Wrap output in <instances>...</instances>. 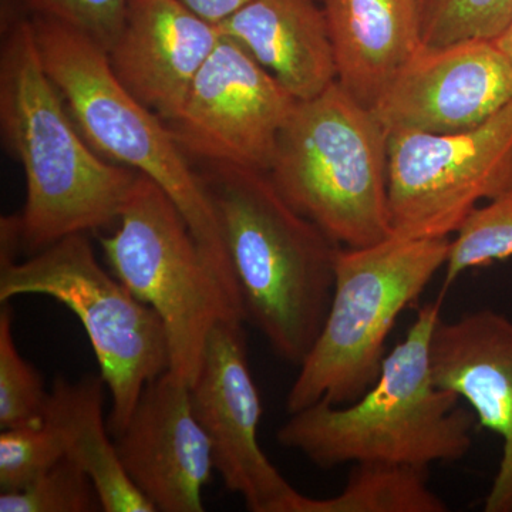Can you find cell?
I'll use <instances>...</instances> for the list:
<instances>
[{
	"label": "cell",
	"instance_id": "cell-6",
	"mask_svg": "<svg viewBox=\"0 0 512 512\" xmlns=\"http://www.w3.org/2000/svg\"><path fill=\"white\" fill-rule=\"evenodd\" d=\"M450 245L451 238L392 235L369 247L339 248L332 301L286 396L289 414L318 402L345 406L372 387L397 319L446 266Z\"/></svg>",
	"mask_w": 512,
	"mask_h": 512
},
{
	"label": "cell",
	"instance_id": "cell-8",
	"mask_svg": "<svg viewBox=\"0 0 512 512\" xmlns=\"http://www.w3.org/2000/svg\"><path fill=\"white\" fill-rule=\"evenodd\" d=\"M42 295L82 323L111 396L109 430L119 436L151 380L170 369L163 322L97 261L86 234L60 239L23 261L0 256V302Z\"/></svg>",
	"mask_w": 512,
	"mask_h": 512
},
{
	"label": "cell",
	"instance_id": "cell-12",
	"mask_svg": "<svg viewBox=\"0 0 512 512\" xmlns=\"http://www.w3.org/2000/svg\"><path fill=\"white\" fill-rule=\"evenodd\" d=\"M512 101V63L497 40L421 45L375 107L390 133L450 134L490 120Z\"/></svg>",
	"mask_w": 512,
	"mask_h": 512
},
{
	"label": "cell",
	"instance_id": "cell-7",
	"mask_svg": "<svg viewBox=\"0 0 512 512\" xmlns=\"http://www.w3.org/2000/svg\"><path fill=\"white\" fill-rule=\"evenodd\" d=\"M111 235L100 247L111 272L163 322L170 370L194 384L211 330L224 320L245 322L220 276L173 200L137 174Z\"/></svg>",
	"mask_w": 512,
	"mask_h": 512
},
{
	"label": "cell",
	"instance_id": "cell-17",
	"mask_svg": "<svg viewBox=\"0 0 512 512\" xmlns=\"http://www.w3.org/2000/svg\"><path fill=\"white\" fill-rule=\"evenodd\" d=\"M218 26L296 100L312 99L336 82L325 13L315 0H249Z\"/></svg>",
	"mask_w": 512,
	"mask_h": 512
},
{
	"label": "cell",
	"instance_id": "cell-28",
	"mask_svg": "<svg viewBox=\"0 0 512 512\" xmlns=\"http://www.w3.org/2000/svg\"><path fill=\"white\" fill-rule=\"evenodd\" d=\"M426 2V0H423V3Z\"/></svg>",
	"mask_w": 512,
	"mask_h": 512
},
{
	"label": "cell",
	"instance_id": "cell-4",
	"mask_svg": "<svg viewBox=\"0 0 512 512\" xmlns=\"http://www.w3.org/2000/svg\"><path fill=\"white\" fill-rule=\"evenodd\" d=\"M28 19L43 66L87 143L111 163L146 175L163 188L242 308L231 259L200 174L167 123L128 93L111 70L107 53L92 40L55 20Z\"/></svg>",
	"mask_w": 512,
	"mask_h": 512
},
{
	"label": "cell",
	"instance_id": "cell-23",
	"mask_svg": "<svg viewBox=\"0 0 512 512\" xmlns=\"http://www.w3.org/2000/svg\"><path fill=\"white\" fill-rule=\"evenodd\" d=\"M512 25V0H426L423 45L497 40Z\"/></svg>",
	"mask_w": 512,
	"mask_h": 512
},
{
	"label": "cell",
	"instance_id": "cell-24",
	"mask_svg": "<svg viewBox=\"0 0 512 512\" xmlns=\"http://www.w3.org/2000/svg\"><path fill=\"white\" fill-rule=\"evenodd\" d=\"M66 456L59 429L49 419L0 434V491L22 490Z\"/></svg>",
	"mask_w": 512,
	"mask_h": 512
},
{
	"label": "cell",
	"instance_id": "cell-25",
	"mask_svg": "<svg viewBox=\"0 0 512 512\" xmlns=\"http://www.w3.org/2000/svg\"><path fill=\"white\" fill-rule=\"evenodd\" d=\"M101 510L96 488L69 457L13 493L0 494L2 512H90Z\"/></svg>",
	"mask_w": 512,
	"mask_h": 512
},
{
	"label": "cell",
	"instance_id": "cell-10",
	"mask_svg": "<svg viewBox=\"0 0 512 512\" xmlns=\"http://www.w3.org/2000/svg\"><path fill=\"white\" fill-rule=\"evenodd\" d=\"M296 101L247 49L222 33L167 126L197 163L269 171Z\"/></svg>",
	"mask_w": 512,
	"mask_h": 512
},
{
	"label": "cell",
	"instance_id": "cell-19",
	"mask_svg": "<svg viewBox=\"0 0 512 512\" xmlns=\"http://www.w3.org/2000/svg\"><path fill=\"white\" fill-rule=\"evenodd\" d=\"M427 471L402 464H355L338 495H303L299 512H447L450 508L430 487Z\"/></svg>",
	"mask_w": 512,
	"mask_h": 512
},
{
	"label": "cell",
	"instance_id": "cell-3",
	"mask_svg": "<svg viewBox=\"0 0 512 512\" xmlns=\"http://www.w3.org/2000/svg\"><path fill=\"white\" fill-rule=\"evenodd\" d=\"M441 298L417 312L406 338L387 353L375 383L356 402H318L291 414L276 440L322 470L386 463L427 468L463 460L477 419L456 393L434 382L431 339Z\"/></svg>",
	"mask_w": 512,
	"mask_h": 512
},
{
	"label": "cell",
	"instance_id": "cell-9",
	"mask_svg": "<svg viewBox=\"0 0 512 512\" xmlns=\"http://www.w3.org/2000/svg\"><path fill=\"white\" fill-rule=\"evenodd\" d=\"M512 185V101L481 126L450 134H389L393 235L451 238Z\"/></svg>",
	"mask_w": 512,
	"mask_h": 512
},
{
	"label": "cell",
	"instance_id": "cell-20",
	"mask_svg": "<svg viewBox=\"0 0 512 512\" xmlns=\"http://www.w3.org/2000/svg\"><path fill=\"white\" fill-rule=\"evenodd\" d=\"M512 258V185L494 200L471 212L451 238L444 286L471 269Z\"/></svg>",
	"mask_w": 512,
	"mask_h": 512
},
{
	"label": "cell",
	"instance_id": "cell-5",
	"mask_svg": "<svg viewBox=\"0 0 512 512\" xmlns=\"http://www.w3.org/2000/svg\"><path fill=\"white\" fill-rule=\"evenodd\" d=\"M268 173L293 210L340 247L392 237L389 131L338 82L296 101Z\"/></svg>",
	"mask_w": 512,
	"mask_h": 512
},
{
	"label": "cell",
	"instance_id": "cell-18",
	"mask_svg": "<svg viewBox=\"0 0 512 512\" xmlns=\"http://www.w3.org/2000/svg\"><path fill=\"white\" fill-rule=\"evenodd\" d=\"M104 384L101 376H86L76 383L57 379L45 417L62 434L66 456L92 480L101 511L156 512L127 476L111 440L103 414Z\"/></svg>",
	"mask_w": 512,
	"mask_h": 512
},
{
	"label": "cell",
	"instance_id": "cell-2",
	"mask_svg": "<svg viewBox=\"0 0 512 512\" xmlns=\"http://www.w3.org/2000/svg\"><path fill=\"white\" fill-rule=\"evenodd\" d=\"M201 164L198 174L231 259L245 322L279 359L301 366L332 301L340 245L293 210L268 171Z\"/></svg>",
	"mask_w": 512,
	"mask_h": 512
},
{
	"label": "cell",
	"instance_id": "cell-14",
	"mask_svg": "<svg viewBox=\"0 0 512 512\" xmlns=\"http://www.w3.org/2000/svg\"><path fill=\"white\" fill-rule=\"evenodd\" d=\"M434 382L456 393L503 443L485 512H512V318L484 308L441 318L431 339Z\"/></svg>",
	"mask_w": 512,
	"mask_h": 512
},
{
	"label": "cell",
	"instance_id": "cell-21",
	"mask_svg": "<svg viewBox=\"0 0 512 512\" xmlns=\"http://www.w3.org/2000/svg\"><path fill=\"white\" fill-rule=\"evenodd\" d=\"M50 392L42 376L20 355L12 333V309L0 311V429L45 420Z\"/></svg>",
	"mask_w": 512,
	"mask_h": 512
},
{
	"label": "cell",
	"instance_id": "cell-11",
	"mask_svg": "<svg viewBox=\"0 0 512 512\" xmlns=\"http://www.w3.org/2000/svg\"><path fill=\"white\" fill-rule=\"evenodd\" d=\"M244 322L211 330L192 406L210 437L215 470L252 512H298L303 494L276 470L259 444L261 394L249 367Z\"/></svg>",
	"mask_w": 512,
	"mask_h": 512
},
{
	"label": "cell",
	"instance_id": "cell-1",
	"mask_svg": "<svg viewBox=\"0 0 512 512\" xmlns=\"http://www.w3.org/2000/svg\"><path fill=\"white\" fill-rule=\"evenodd\" d=\"M0 133L25 174L22 214L2 218L18 254L119 221L137 173L109 163L82 136L43 66L28 18L2 19Z\"/></svg>",
	"mask_w": 512,
	"mask_h": 512
},
{
	"label": "cell",
	"instance_id": "cell-22",
	"mask_svg": "<svg viewBox=\"0 0 512 512\" xmlns=\"http://www.w3.org/2000/svg\"><path fill=\"white\" fill-rule=\"evenodd\" d=\"M128 0H2V19L45 18L82 33L109 53L126 25Z\"/></svg>",
	"mask_w": 512,
	"mask_h": 512
},
{
	"label": "cell",
	"instance_id": "cell-15",
	"mask_svg": "<svg viewBox=\"0 0 512 512\" xmlns=\"http://www.w3.org/2000/svg\"><path fill=\"white\" fill-rule=\"evenodd\" d=\"M221 37L220 26L178 0H128L126 25L107 56L128 93L170 123Z\"/></svg>",
	"mask_w": 512,
	"mask_h": 512
},
{
	"label": "cell",
	"instance_id": "cell-16",
	"mask_svg": "<svg viewBox=\"0 0 512 512\" xmlns=\"http://www.w3.org/2000/svg\"><path fill=\"white\" fill-rule=\"evenodd\" d=\"M336 82L375 110L423 45V0H322Z\"/></svg>",
	"mask_w": 512,
	"mask_h": 512
},
{
	"label": "cell",
	"instance_id": "cell-26",
	"mask_svg": "<svg viewBox=\"0 0 512 512\" xmlns=\"http://www.w3.org/2000/svg\"><path fill=\"white\" fill-rule=\"evenodd\" d=\"M178 2L183 3L185 8L197 13L202 19L221 25L239 9L244 8L249 0H178Z\"/></svg>",
	"mask_w": 512,
	"mask_h": 512
},
{
	"label": "cell",
	"instance_id": "cell-27",
	"mask_svg": "<svg viewBox=\"0 0 512 512\" xmlns=\"http://www.w3.org/2000/svg\"><path fill=\"white\" fill-rule=\"evenodd\" d=\"M498 45L504 50L505 55L510 57L512 63V25L508 28L507 32L504 33L500 39H497Z\"/></svg>",
	"mask_w": 512,
	"mask_h": 512
},
{
	"label": "cell",
	"instance_id": "cell-13",
	"mask_svg": "<svg viewBox=\"0 0 512 512\" xmlns=\"http://www.w3.org/2000/svg\"><path fill=\"white\" fill-rule=\"evenodd\" d=\"M127 476L161 512H202L214 453L192 406L191 386L173 370L144 387L126 427L114 437Z\"/></svg>",
	"mask_w": 512,
	"mask_h": 512
}]
</instances>
